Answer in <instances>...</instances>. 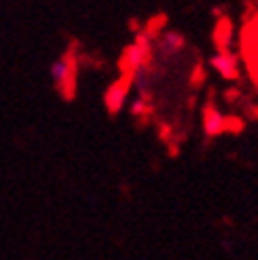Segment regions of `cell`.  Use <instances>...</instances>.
<instances>
[{
  "label": "cell",
  "instance_id": "obj_3",
  "mask_svg": "<svg viewBox=\"0 0 258 260\" xmlns=\"http://www.w3.org/2000/svg\"><path fill=\"white\" fill-rule=\"evenodd\" d=\"M51 79H53L55 87L61 89L63 93H68L72 89V81H74V70H72V63L68 57L57 59L51 63Z\"/></svg>",
  "mask_w": 258,
  "mask_h": 260
},
{
  "label": "cell",
  "instance_id": "obj_8",
  "mask_svg": "<svg viewBox=\"0 0 258 260\" xmlns=\"http://www.w3.org/2000/svg\"><path fill=\"white\" fill-rule=\"evenodd\" d=\"M132 112L138 114V116H140V114H146V112H148V100L142 98V95H140L138 100H134V102H132Z\"/></svg>",
  "mask_w": 258,
  "mask_h": 260
},
{
  "label": "cell",
  "instance_id": "obj_2",
  "mask_svg": "<svg viewBox=\"0 0 258 260\" xmlns=\"http://www.w3.org/2000/svg\"><path fill=\"white\" fill-rule=\"evenodd\" d=\"M210 63H212V68L222 76V79L233 81V79L239 76V57L235 53H231L229 49L218 51V53L210 59Z\"/></svg>",
  "mask_w": 258,
  "mask_h": 260
},
{
  "label": "cell",
  "instance_id": "obj_5",
  "mask_svg": "<svg viewBox=\"0 0 258 260\" xmlns=\"http://www.w3.org/2000/svg\"><path fill=\"white\" fill-rule=\"evenodd\" d=\"M129 89H132V76L117 81V83H114V85L106 91V106H108L110 112H119V110L123 108Z\"/></svg>",
  "mask_w": 258,
  "mask_h": 260
},
{
  "label": "cell",
  "instance_id": "obj_1",
  "mask_svg": "<svg viewBox=\"0 0 258 260\" xmlns=\"http://www.w3.org/2000/svg\"><path fill=\"white\" fill-rule=\"evenodd\" d=\"M150 43H148V36H138V41L125 51L123 55V70L127 76H132L134 72H138L140 68H144V61L150 53Z\"/></svg>",
  "mask_w": 258,
  "mask_h": 260
},
{
  "label": "cell",
  "instance_id": "obj_7",
  "mask_svg": "<svg viewBox=\"0 0 258 260\" xmlns=\"http://www.w3.org/2000/svg\"><path fill=\"white\" fill-rule=\"evenodd\" d=\"M246 53H248V59H250V66H252L254 74H258V21L252 23L250 30H248Z\"/></svg>",
  "mask_w": 258,
  "mask_h": 260
},
{
  "label": "cell",
  "instance_id": "obj_4",
  "mask_svg": "<svg viewBox=\"0 0 258 260\" xmlns=\"http://www.w3.org/2000/svg\"><path fill=\"white\" fill-rule=\"evenodd\" d=\"M224 129H227V116L216 106L208 104V106L203 108V132H205V136L216 138V136L224 134Z\"/></svg>",
  "mask_w": 258,
  "mask_h": 260
},
{
  "label": "cell",
  "instance_id": "obj_6",
  "mask_svg": "<svg viewBox=\"0 0 258 260\" xmlns=\"http://www.w3.org/2000/svg\"><path fill=\"white\" fill-rule=\"evenodd\" d=\"M159 47L165 55H176L178 51L184 49V36L180 32H165L161 38H159Z\"/></svg>",
  "mask_w": 258,
  "mask_h": 260
}]
</instances>
